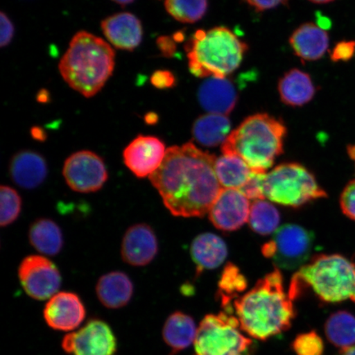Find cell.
I'll return each instance as SVG.
<instances>
[{
	"label": "cell",
	"mask_w": 355,
	"mask_h": 355,
	"mask_svg": "<svg viewBox=\"0 0 355 355\" xmlns=\"http://www.w3.org/2000/svg\"><path fill=\"white\" fill-rule=\"evenodd\" d=\"M216 159L193 143L167 149L162 166L149 179L173 216L201 217L209 212L222 190Z\"/></svg>",
	"instance_id": "obj_1"
},
{
	"label": "cell",
	"mask_w": 355,
	"mask_h": 355,
	"mask_svg": "<svg viewBox=\"0 0 355 355\" xmlns=\"http://www.w3.org/2000/svg\"><path fill=\"white\" fill-rule=\"evenodd\" d=\"M292 301L282 273L275 270L235 299L234 308L241 330L252 338L266 340L290 329L295 318Z\"/></svg>",
	"instance_id": "obj_2"
},
{
	"label": "cell",
	"mask_w": 355,
	"mask_h": 355,
	"mask_svg": "<svg viewBox=\"0 0 355 355\" xmlns=\"http://www.w3.org/2000/svg\"><path fill=\"white\" fill-rule=\"evenodd\" d=\"M115 65V53L108 42L81 31L75 34L59 64L62 78L87 98L104 87Z\"/></svg>",
	"instance_id": "obj_3"
},
{
	"label": "cell",
	"mask_w": 355,
	"mask_h": 355,
	"mask_svg": "<svg viewBox=\"0 0 355 355\" xmlns=\"http://www.w3.org/2000/svg\"><path fill=\"white\" fill-rule=\"evenodd\" d=\"M286 132L285 124L272 115H251L230 132L222 144V153L236 155L257 174H266L283 153Z\"/></svg>",
	"instance_id": "obj_4"
},
{
	"label": "cell",
	"mask_w": 355,
	"mask_h": 355,
	"mask_svg": "<svg viewBox=\"0 0 355 355\" xmlns=\"http://www.w3.org/2000/svg\"><path fill=\"white\" fill-rule=\"evenodd\" d=\"M310 288L323 303L355 304V263L343 255L321 254L302 266L291 279L288 295L296 300Z\"/></svg>",
	"instance_id": "obj_5"
},
{
	"label": "cell",
	"mask_w": 355,
	"mask_h": 355,
	"mask_svg": "<svg viewBox=\"0 0 355 355\" xmlns=\"http://www.w3.org/2000/svg\"><path fill=\"white\" fill-rule=\"evenodd\" d=\"M185 50L189 69L194 76L225 78L241 66L248 46L232 31L217 26L197 31Z\"/></svg>",
	"instance_id": "obj_6"
},
{
	"label": "cell",
	"mask_w": 355,
	"mask_h": 355,
	"mask_svg": "<svg viewBox=\"0 0 355 355\" xmlns=\"http://www.w3.org/2000/svg\"><path fill=\"white\" fill-rule=\"evenodd\" d=\"M263 196L281 205L297 207L326 198L312 173L297 163L282 164L261 175Z\"/></svg>",
	"instance_id": "obj_7"
},
{
	"label": "cell",
	"mask_w": 355,
	"mask_h": 355,
	"mask_svg": "<svg viewBox=\"0 0 355 355\" xmlns=\"http://www.w3.org/2000/svg\"><path fill=\"white\" fill-rule=\"evenodd\" d=\"M241 331L232 313L208 314L199 324L194 355H251L254 352V341Z\"/></svg>",
	"instance_id": "obj_8"
},
{
	"label": "cell",
	"mask_w": 355,
	"mask_h": 355,
	"mask_svg": "<svg viewBox=\"0 0 355 355\" xmlns=\"http://www.w3.org/2000/svg\"><path fill=\"white\" fill-rule=\"evenodd\" d=\"M314 235L298 225L281 226L272 241L264 244L261 252L272 259L277 268L295 270L309 259L313 245Z\"/></svg>",
	"instance_id": "obj_9"
},
{
	"label": "cell",
	"mask_w": 355,
	"mask_h": 355,
	"mask_svg": "<svg viewBox=\"0 0 355 355\" xmlns=\"http://www.w3.org/2000/svg\"><path fill=\"white\" fill-rule=\"evenodd\" d=\"M63 175L71 189L82 193L97 192L109 177L103 159L91 150H80L67 158Z\"/></svg>",
	"instance_id": "obj_10"
},
{
	"label": "cell",
	"mask_w": 355,
	"mask_h": 355,
	"mask_svg": "<svg viewBox=\"0 0 355 355\" xmlns=\"http://www.w3.org/2000/svg\"><path fill=\"white\" fill-rule=\"evenodd\" d=\"M19 277L26 294L37 300L52 298L62 284L61 274L55 263L39 255H30L21 261Z\"/></svg>",
	"instance_id": "obj_11"
},
{
	"label": "cell",
	"mask_w": 355,
	"mask_h": 355,
	"mask_svg": "<svg viewBox=\"0 0 355 355\" xmlns=\"http://www.w3.org/2000/svg\"><path fill=\"white\" fill-rule=\"evenodd\" d=\"M62 347L73 355H114L117 340L107 323L92 319L79 331L64 336Z\"/></svg>",
	"instance_id": "obj_12"
},
{
	"label": "cell",
	"mask_w": 355,
	"mask_h": 355,
	"mask_svg": "<svg viewBox=\"0 0 355 355\" xmlns=\"http://www.w3.org/2000/svg\"><path fill=\"white\" fill-rule=\"evenodd\" d=\"M166 150L157 137L139 135L123 150L124 165L140 179L150 177L162 166Z\"/></svg>",
	"instance_id": "obj_13"
},
{
	"label": "cell",
	"mask_w": 355,
	"mask_h": 355,
	"mask_svg": "<svg viewBox=\"0 0 355 355\" xmlns=\"http://www.w3.org/2000/svg\"><path fill=\"white\" fill-rule=\"evenodd\" d=\"M251 205L241 190L222 189L208 213L216 228L234 232L250 219Z\"/></svg>",
	"instance_id": "obj_14"
},
{
	"label": "cell",
	"mask_w": 355,
	"mask_h": 355,
	"mask_svg": "<svg viewBox=\"0 0 355 355\" xmlns=\"http://www.w3.org/2000/svg\"><path fill=\"white\" fill-rule=\"evenodd\" d=\"M44 318L54 330L76 329L86 317V309L80 297L71 292H60L44 306Z\"/></svg>",
	"instance_id": "obj_15"
},
{
	"label": "cell",
	"mask_w": 355,
	"mask_h": 355,
	"mask_svg": "<svg viewBox=\"0 0 355 355\" xmlns=\"http://www.w3.org/2000/svg\"><path fill=\"white\" fill-rule=\"evenodd\" d=\"M158 252L157 235L150 225L136 224L124 234L121 256L123 261L135 266L148 265Z\"/></svg>",
	"instance_id": "obj_16"
},
{
	"label": "cell",
	"mask_w": 355,
	"mask_h": 355,
	"mask_svg": "<svg viewBox=\"0 0 355 355\" xmlns=\"http://www.w3.org/2000/svg\"><path fill=\"white\" fill-rule=\"evenodd\" d=\"M101 26L110 44L119 50L135 51L143 41V25L131 12L115 13L102 21Z\"/></svg>",
	"instance_id": "obj_17"
},
{
	"label": "cell",
	"mask_w": 355,
	"mask_h": 355,
	"mask_svg": "<svg viewBox=\"0 0 355 355\" xmlns=\"http://www.w3.org/2000/svg\"><path fill=\"white\" fill-rule=\"evenodd\" d=\"M198 101L202 107L211 114L228 115L238 101L234 84L225 78H209L198 89Z\"/></svg>",
	"instance_id": "obj_18"
},
{
	"label": "cell",
	"mask_w": 355,
	"mask_h": 355,
	"mask_svg": "<svg viewBox=\"0 0 355 355\" xmlns=\"http://www.w3.org/2000/svg\"><path fill=\"white\" fill-rule=\"evenodd\" d=\"M8 171L12 180L25 189L39 187L48 175L46 159L41 154L30 150H21L13 155Z\"/></svg>",
	"instance_id": "obj_19"
},
{
	"label": "cell",
	"mask_w": 355,
	"mask_h": 355,
	"mask_svg": "<svg viewBox=\"0 0 355 355\" xmlns=\"http://www.w3.org/2000/svg\"><path fill=\"white\" fill-rule=\"evenodd\" d=\"M290 44L302 60L315 61L325 55L329 46V37L321 26L308 22L292 33Z\"/></svg>",
	"instance_id": "obj_20"
},
{
	"label": "cell",
	"mask_w": 355,
	"mask_h": 355,
	"mask_svg": "<svg viewBox=\"0 0 355 355\" xmlns=\"http://www.w3.org/2000/svg\"><path fill=\"white\" fill-rule=\"evenodd\" d=\"M97 297L105 308L118 309L130 303L133 295V284L128 275L112 272L104 275L96 284Z\"/></svg>",
	"instance_id": "obj_21"
},
{
	"label": "cell",
	"mask_w": 355,
	"mask_h": 355,
	"mask_svg": "<svg viewBox=\"0 0 355 355\" xmlns=\"http://www.w3.org/2000/svg\"><path fill=\"white\" fill-rule=\"evenodd\" d=\"M191 256L197 266V274L204 270L218 268L227 257V247L223 239L211 233L202 234L191 245Z\"/></svg>",
	"instance_id": "obj_22"
},
{
	"label": "cell",
	"mask_w": 355,
	"mask_h": 355,
	"mask_svg": "<svg viewBox=\"0 0 355 355\" xmlns=\"http://www.w3.org/2000/svg\"><path fill=\"white\" fill-rule=\"evenodd\" d=\"M278 91L284 104L299 107L313 100L316 88L308 73L294 69L279 80Z\"/></svg>",
	"instance_id": "obj_23"
},
{
	"label": "cell",
	"mask_w": 355,
	"mask_h": 355,
	"mask_svg": "<svg viewBox=\"0 0 355 355\" xmlns=\"http://www.w3.org/2000/svg\"><path fill=\"white\" fill-rule=\"evenodd\" d=\"M197 328L192 317L177 311L167 318L163 327L164 341L171 349V355H175L188 349L194 343Z\"/></svg>",
	"instance_id": "obj_24"
},
{
	"label": "cell",
	"mask_w": 355,
	"mask_h": 355,
	"mask_svg": "<svg viewBox=\"0 0 355 355\" xmlns=\"http://www.w3.org/2000/svg\"><path fill=\"white\" fill-rule=\"evenodd\" d=\"M230 128L232 122L227 115L209 113L196 119L192 133L198 144L215 148L225 143L230 135Z\"/></svg>",
	"instance_id": "obj_25"
},
{
	"label": "cell",
	"mask_w": 355,
	"mask_h": 355,
	"mask_svg": "<svg viewBox=\"0 0 355 355\" xmlns=\"http://www.w3.org/2000/svg\"><path fill=\"white\" fill-rule=\"evenodd\" d=\"M215 172L222 189L239 190H241L254 174L241 158L224 154L216 158Z\"/></svg>",
	"instance_id": "obj_26"
},
{
	"label": "cell",
	"mask_w": 355,
	"mask_h": 355,
	"mask_svg": "<svg viewBox=\"0 0 355 355\" xmlns=\"http://www.w3.org/2000/svg\"><path fill=\"white\" fill-rule=\"evenodd\" d=\"M29 241L35 250L43 254L55 256L64 245L63 233L54 220H35L29 229Z\"/></svg>",
	"instance_id": "obj_27"
},
{
	"label": "cell",
	"mask_w": 355,
	"mask_h": 355,
	"mask_svg": "<svg viewBox=\"0 0 355 355\" xmlns=\"http://www.w3.org/2000/svg\"><path fill=\"white\" fill-rule=\"evenodd\" d=\"M329 343L341 350L355 345V317L347 311L332 313L324 325Z\"/></svg>",
	"instance_id": "obj_28"
},
{
	"label": "cell",
	"mask_w": 355,
	"mask_h": 355,
	"mask_svg": "<svg viewBox=\"0 0 355 355\" xmlns=\"http://www.w3.org/2000/svg\"><path fill=\"white\" fill-rule=\"evenodd\" d=\"M250 227L261 235H268L277 230L279 214L272 204L263 200H255L251 205L250 214Z\"/></svg>",
	"instance_id": "obj_29"
},
{
	"label": "cell",
	"mask_w": 355,
	"mask_h": 355,
	"mask_svg": "<svg viewBox=\"0 0 355 355\" xmlns=\"http://www.w3.org/2000/svg\"><path fill=\"white\" fill-rule=\"evenodd\" d=\"M248 282L245 277L241 272L236 266L230 263L225 266L219 282L218 295L225 312L232 313L230 302L239 293L246 290Z\"/></svg>",
	"instance_id": "obj_30"
},
{
	"label": "cell",
	"mask_w": 355,
	"mask_h": 355,
	"mask_svg": "<svg viewBox=\"0 0 355 355\" xmlns=\"http://www.w3.org/2000/svg\"><path fill=\"white\" fill-rule=\"evenodd\" d=\"M165 7L173 19L183 24H194L206 15L207 0H166Z\"/></svg>",
	"instance_id": "obj_31"
},
{
	"label": "cell",
	"mask_w": 355,
	"mask_h": 355,
	"mask_svg": "<svg viewBox=\"0 0 355 355\" xmlns=\"http://www.w3.org/2000/svg\"><path fill=\"white\" fill-rule=\"evenodd\" d=\"M0 224L3 227L13 223L21 211V198L19 193L10 186L0 189Z\"/></svg>",
	"instance_id": "obj_32"
},
{
	"label": "cell",
	"mask_w": 355,
	"mask_h": 355,
	"mask_svg": "<svg viewBox=\"0 0 355 355\" xmlns=\"http://www.w3.org/2000/svg\"><path fill=\"white\" fill-rule=\"evenodd\" d=\"M291 348L296 355H323L325 349L322 337L315 331L297 336Z\"/></svg>",
	"instance_id": "obj_33"
},
{
	"label": "cell",
	"mask_w": 355,
	"mask_h": 355,
	"mask_svg": "<svg viewBox=\"0 0 355 355\" xmlns=\"http://www.w3.org/2000/svg\"><path fill=\"white\" fill-rule=\"evenodd\" d=\"M340 205L344 214L355 221V180L349 182L341 193Z\"/></svg>",
	"instance_id": "obj_34"
},
{
	"label": "cell",
	"mask_w": 355,
	"mask_h": 355,
	"mask_svg": "<svg viewBox=\"0 0 355 355\" xmlns=\"http://www.w3.org/2000/svg\"><path fill=\"white\" fill-rule=\"evenodd\" d=\"M355 54V42H341L336 44L331 53L333 62L348 61Z\"/></svg>",
	"instance_id": "obj_35"
},
{
	"label": "cell",
	"mask_w": 355,
	"mask_h": 355,
	"mask_svg": "<svg viewBox=\"0 0 355 355\" xmlns=\"http://www.w3.org/2000/svg\"><path fill=\"white\" fill-rule=\"evenodd\" d=\"M0 46H8L15 37V26L10 17L3 12L0 13Z\"/></svg>",
	"instance_id": "obj_36"
},
{
	"label": "cell",
	"mask_w": 355,
	"mask_h": 355,
	"mask_svg": "<svg viewBox=\"0 0 355 355\" xmlns=\"http://www.w3.org/2000/svg\"><path fill=\"white\" fill-rule=\"evenodd\" d=\"M150 83L155 88L168 89L176 85V78L171 71L157 70L150 77Z\"/></svg>",
	"instance_id": "obj_37"
},
{
	"label": "cell",
	"mask_w": 355,
	"mask_h": 355,
	"mask_svg": "<svg viewBox=\"0 0 355 355\" xmlns=\"http://www.w3.org/2000/svg\"><path fill=\"white\" fill-rule=\"evenodd\" d=\"M174 38L162 35L157 39L159 51L164 57L172 58L176 54L177 46Z\"/></svg>",
	"instance_id": "obj_38"
},
{
	"label": "cell",
	"mask_w": 355,
	"mask_h": 355,
	"mask_svg": "<svg viewBox=\"0 0 355 355\" xmlns=\"http://www.w3.org/2000/svg\"><path fill=\"white\" fill-rule=\"evenodd\" d=\"M243 1L254 8L257 11L263 12L279 6H286L288 0H243Z\"/></svg>",
	"instance_id": "obj_39"
},
{
	"label": "cell",
	"mask_w": 355,
	"mask_h": 355,
	"mask_svg": "<svg viewBox=\"0 0 355 355\" xmlns=\"http://www.w3.org/2000/svg\"><path fill=\"white\" fill-rule=\"evenodd\" d=\"M31 135L35 140L43 141L46 139V133L42 128L33 127L31 130Z\"/></svg>",
	"instance_id": "obj_40"
},
{
	"label": "cell",
	"mask_w": 355,
	"mask_h": 355,
	"mask_svg": "<svg viewBox=\"0 0 355 355\" xmlns=\"http://www.w3.org/2000/svg\"><path fill=\"white\" fill-rule=\"evenodd\" d=\"M37 99L40 103H47L51 100L50 93L46 89H42L38 92Z\"/></svg>",
	"instance_id": "obj_41"
},
{
	"label": "cell",
	"mask_w": 355,
	"mask_h": 355,
	"mask_svg": "<svg viewBox=\"0 0 355 355\" xmlns=\"http://www.w3.org/2000/svg\"><path fill=\"white\" fill-rule=\"evenodd\" d=\"M145 122L149 125H153L158 122V115L154 112H150L146 114Z\"/></svg>",
	"instance_id": "obj_42"
},
{
	"label": "cell",
	"mask_w": 355,
	"mask_h": 355,
	"mask_svg": "<svg viewBox=\"0 0 355 355\" xmlns=\"http://www.w3.org/2000/svg\"><path fill=\"white\" fill-rule=\"evenodd\" d=\"M340 355H355V345L352 347L341 350Z\"/></svg>",
	"instance_id": "obj_43"
},
{
	"label": "cell",
	"mask_w": 355,
	"mask_h": 355,
	"mask_svg": "<svg viewBox=\"0 0 355 355\" xmlns=\"http://www.w3.org/2000/svg\"><path fill=\"white\" fill-rule=\"evenodd\" d=\"M111 1H113L114 3H116L119 4V6H126L128 4H130L135 1V0H111Z\"/></svg>",
	"instance_id": "obj_44"
},
{
	"label": "cell",
	"mask_w": 355,
	"mask_h": 355,
	"mask_svg": "<svg viewBox=\"0 0 355 355\" xmlns=\"http://www.w3.org/2000/svg\"><path fill=\"white\" fill-rule=\"evenodd\" d=\"M348 153L350 158H352L355 163V145L348 146Z\"/></svg>",
	"instance_id": "obj_45"
},
{
	"label": "cell",
	"mask_w": 355,
	"mask_h": 355,
	"mask_svg": "<svg viewBox=\"0 0 355 355\" xmlns=\"http://www.w3.org/2000/svg\"><path fill=\"white\" fill-rule=\"evenodd\" d=\"M173 38H174V40L176 42H180L183 41L184 37L183 33H177L176 34L174 35V37H173Z\"/></svg>",
	"instance_id": "obj_46"
},
{
	"label": "cell",
	"mask_w": 355,
	"mask_h": 355,
	"mask_svg": "<svg viewBox=\"0 0 355 355\" xmlns=\"http://www.w3.org/2000/svg\"><path fill=\"white\" fill-rule=\"evenodd\" d=\"M309 1L315 3H327L332 2L333 0H309Z\"/></svg>",
	"instance_id": "obj_47"
}]
</instances>
